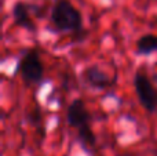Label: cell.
<instances>
[{
  "mask_svg": "<svg viewBox=\"0 0 157 156\" xmlns=\"http://www.w3.org/2000/svg\"><path fill=\"white\" fill-rule=\"evenodd\" d=\"M17 72H19L22 79L28 84H35L43 79L44 65L40 60V55L36 50H29L21 57L17 64Z\"/></svg>",
  "mask_w": 157,
  "mask_h": 156,
  "instance_id": "cell-4",
  "label": "cell"
},
{
  "mask_svg": "<svg viewBox=\"0 0 157 156\" xmlns=\"http://www.w3.org/2000/svg\"><path fill=\"white\" fill-rule=\"evenodd\" d=\"M66 122L71 127L77 130L78 140L84 145H95L97 137L91 129V115L83 99L76 98L72 101L66 111Z\"/></svg>",
  "mask_w": 157,
  "mask_h": 156,
  "instance_id": "cell-2",
  "label": "cell"
},
{
  "mask_svg": "<svg viewBox=\"0 0 157 156\" xmlns=\"http://www.w3.org/2000/svg\"><path fill=\"white\" fill-rule=\"evenodd\" d=\"M51 24L58 32H72L75 35H86L83 30V15L71 0H57L51 10Z\"/></svg>",
  "mask_w": 157,
  "mask_h": 156,
  "instance_id": "cell-1",
  "label": "cell"
},
{
  "mask_svg": "<svg viewBox=\"0 0 157 156\" xmlns=\"http://www.w3.org/2000/svg\"><path fill=\"white\" fill-rule=\"evenodd\" d=\"M83 79L90 87L99 88V90H105V88L110 87L114 82V79H110V76L105 71H102L98 65L87 66L83 72Z\"/></svg>",
  "mask_w": 157,
  "mask_h": 156,
  "instance_id": "cell-5",
  "label": "cell"
},
{
  "mask_svg": "<svg viewBox=\"0 0 157 156\" xmlns=\"http://www.w3.org/2000/svg\"><path fill=\"white\" fill-rule=\"evenodd\" d=\"M136 53L141 55H149L157 53V36L152 33L141 36L136 41Z\"/></svg>",
  "mask_w": 157,
  "mask_h": 156,
  "instance_id": "cell-7",
  "label": "cell"
},
{
  "mask_svg": "<svg viewBox=\"0 0 157 156\" xmlns=\"http://www.w3.org/2000/svg\"><path fill=\"white\" fill-rule=\"evenodd\" d=\"M40 122H41L40 112H39V109H35V111H33V113H32V118H30V123L37 124V123H40Z\"/></svg>",
  "mask_w": 157,
  "mask_h": 156,
  "instance_id": "cell-8",
  "label": "cell"
},
{
  "mask_svg": "<svg viewBox=\"0 0 157 156\" xmlns=\"http://www.w3.org/2000/svg\"><path fill=\"white\" fill-rule=\"evenodd\" d=\"M13 19L15 22V25L29 30V32H35L36 30L35 22L30 18L29 7L24 2H17L13 6Z\"/></svg>",
  "mask_w": 157,
  "mask_h": 156,
  "instance_id": "cell-6",
  "label": "cell"
},
{
  "mask_svg": "<svg viewBox=\"0 0 157 156\" xmlns=\"http://www.w3.org/2000/svg\"><path fill=\"white\" fill-rule=\"evenodd\" d=\"M125 156H131V155H125Z\"/></svg>",
  "mask_w": 157,
  "mask_h": 156,
  "instance_id": "cell-9",
  "label": "cell"
},
{
  "mask_svg": "<svg viewBox=\"0 0 157 156\" xmlns=\"http://www.w3.org/2000/svg\"><path fill=\"white\" fill-rule=\"evenodd\" d=\"M134 87L142 108L149 113H155L157 111V88L144 69H138L135 72Z\"/></svg>",
  "mask_w": 157,
  "mask_h": 156,
  "instance_id": "cell-3",
  "label": "cell"
}]
</instances>
